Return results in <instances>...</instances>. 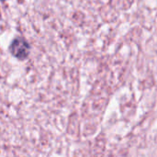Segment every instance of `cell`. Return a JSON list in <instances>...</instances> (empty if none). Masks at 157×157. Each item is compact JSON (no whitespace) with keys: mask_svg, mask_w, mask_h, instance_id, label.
Listing matches in <instances>:
<instances>
[{"mask_svg":"<svg viewBox=\"0 0 157 157\" xmlns=\"http://www.w3.org/2000/svg\"><path fill=\"white\" fill-rule=\"evenodd\" d=\"M10 51L18 59H25L29 54V45L22 39H16L12 41Z\"/></svg>","mask_w":157,"mask_h":157,"instance_id":"cell-1","label":"cell"}]
</instances>
